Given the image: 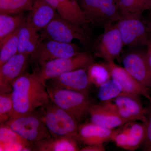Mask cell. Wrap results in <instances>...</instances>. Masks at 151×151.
I'll list each match as a JSON object with an SVG mask.
<instances>
[{
  "mask_svg": "<svg viewBox=\"0 0 151 151\" xmlns=\"http://www.w3.org/2000/svg\"><path fill=\"white\" fill-rule=\"evenodd\" d=\"M27 22L37 32L46 27L58 14L45 0H34Z\"/></svg>",
  "mask_w": 151,
  "mask_h": 151,
  "instance_id": "d6986e66",
  "label": "cell"
},
{
  "mask_svg": "<svg viewBox=\"0 0 151 151\" xmlns=\"http://www.w3.org/2000/svg\"><path fill=\"white\" fill-rule=\"evenodd\" d=\"M82 52V48L76 44L45 39L42 41L30 58L40 65L50 60L75 56Z\"/></svg>",
  "mask_w": 151,
  "mask_h": 151,
  "instance_id": "30bf717a",
  "label": "cell"
},
{
  "mask_svg": "<svg viewBox=\"0 0 151 151\" xmlns=\"http://www.w3.org/2000/svg\"><path fill=\"white\" fill-rule=\"evenodd\" d=\"M60 16L89 30V22L79 3L76 0H45Z\"/></svg>",
  "mask_w": 151,
  "mask_h": 151,
  "instance_id": "e0dca14e",
  "label": "cell"
},
{
  "mask_svg": "<svg viewBox=\"0 0 151 151\" xmlns=\"http://www.w3.org/2000/svg\"><path fill=\"white\" fill-rule=\"evenodd\" d=\"M103 104L111 108L128 122L140 121L146 124L145 110L139 97L122 94Z\"/></svg>",
  "mask_w": 151,
  "mask_h": 151,
  "instance_id": "7c38bea8",
  "label": "cell"
},
{
  "mask_svg": "<svg viewBox=\"0 0 151 151\" xmlns=\"http://www.w3.org/2000/svg\"><path fill=\"white\" fill-rule=\"evenodd\" d=\"M14 105L11 93L0 94V122L5 124L13 116Z\"/></svg>",
  "mask_w": 151,
  "mask_h": 151,
  "instance_id": "f546056e",
  "label": "cell"
},
{
  "mask_svg": "<svg viewBox=\"0 0 151 151\" xmlns=\"http://www.w3.org/2000/svg\"><path fill=\"white\" fill-rule=\"evenodd\" d=\"M34 0H0V13L14 14L30 11Z\"/></svg>",
  "mask_w": 151,
  "mask_h": 151,
  "instance_id": "f1b7e54d",
  "label": "cell"
},
{
  "mask_svg": "<svg viewBox=\"0 0 151 151\" xmlns=\"http://www.w3.org/2000/svg\"><path fill=\"white\" fill-rule=\"evenodd\" d=\"M52 137H69L78 140V122L50 100L39 112Z\"/></svg>",
  "mask_w": 151,
  "mask_h": 151,
  "instance_id": "7a4b0ae2",
  "label": "cell"
},
{
  "mask_svg": "<svg viewBox=\"0 0 151 151\" xmlns=\"http://www.w3.org/2000/svg\"><path fill=\"white\" fill-rule=\"evenodd\" d=\"M32 113L13 116L3 124L31 143L50 139L51 134L39 113Z\"/></svg>",
  "mask_w": 151,
  "mask_h": 151,
  "instance_id": "5b68a950",
  "label": "cell"
},
{
  "mask_svg": "<svg viewBox=\"0 0 151 151\" xmlns=\"http://www.w3.org/2000/svg\"><path fill=\"white\" fill-rule=\"evenodd\" d=\"M94 62L93 55L87 52L70 57L50 60L40 65L37 73L42 80L47 81L63 73L73 70L86 68Z\"/></svg>",
  "mask_w": 151,
  "mask_h": 151,
  "instance_id": "52a82bcc",
  "label": "cell"
},
{
  "mask_svg": "<svg viewBox=\"0 0 151 151\" xmlns=\"http://www.w3.org/2000/svg\"><path fill=\"white\" fill-rule=\"evenodd\" d=\"M124 45L116 23L104 28V32L96 40L93 45L94 55L105 61H114L122 53Z\"/></svg>",
  "mask_w": 151,
  "mask_h": 151,
  "instance_id": "9c48e42d",
  "label": "cell"
},
{
  "mask_svg": "<svg viewBox=\"0 0 151 151\" xmlns=\"http://www.w3.org/2000/svg\"><path fill=\"white\" fill-rule=\"evenodd\" d=\"M37 31L26 21L18 32V53L32 55L39 46L42 39Z\"/></svg>",
  "mask_w": 151,
  "mask_h": 151,
  "instance_id": "ffe728a7",
  "label": "cell"
},
{
  "mask_svg": "<svg viewBox=\"0 0 151 151\" xmlns=\"http://www.w3.org/2000/svg\"><path fill=\"white\" fill-rule=\"evenodd\" d=\"M127 124L126 127H124L127 131L129 137L128 150L134 151L138 148L142 144L145 139L146 129L144 123H134Z\"/></svg>",
  "mask_w": 151,
  "mask_h": 151,
  "instance_id": "484cf974",
  "label": "cell"
},
{
  "mask_svg": "<svg viewBox=\"0 0 151 151\" xmlns=\"http://www.w3.org/2000/svg\"><path fill=\"white\" fill-rule=\"evenodd\" d=\"M19 29L0 43V67L18 53Z\"/></svg>",
  "mask_w": 151,
  "mask_h": 151,
  "instance_id": "4316f807",
  "label": "cell"
},
{
  "mask_svg": "<svg viewBox=\"0 0 151 151\" xmlns=\"http://www.w3.org/2000/svg\"><path fill=\"white\" fill-rule=\"evenodd\" d=\"M145 21L151 33V13L147 17V18L145 20Z\"/></svg>",
  "mask_w": 151,
  "mask_h": 151,
  "instance_id": "e575fe53",
  "label": "cell"
},
{
  "mask_svg": "<svg viewBox=\"0 0 151 151\" xmlns=\"http://www.w3.org/2000/svg\"><path fill=\"white\" fill-rule=\"evenodd\" d=\"M147 122L145 124L146 129L145 139L143 144L145 145V147L151 145V100L147 107L144 108Z\"/></svg>",
  "mask_w": 151,
  "mask_h": 151,
  "instance_id": "4dcf8cb0",
  "label": "cell"
},
{
  "mask_svg": "<svg viewBox=\"0 0 151 151\" xmlns=\"http://www.w3.org/2000/svg\"><path fill=\"white\" fill-rule=\"evenodd\" d=\"M142 47L130 48L122 55L121 60L127 72L147 88H151V71L146 50Z\"/></svg>",
  "mask_w": 151,
  "mask_h": 151,
  "instance_id": "8fae6325",
  "label": "cell"
},
{
  "mask_svg": "<svg viewBox=\"0 0 151 151\" xmlns=\"http://www.w3.org/2000/svg\"><path fill=\"white\" fill-rule=\"evenodd\" d=\"M26 20L23 13L14 14L0 13V43L15 32Z\"/></svg>",
  "mask_w": 151,
  "mask_h": 151,
  "instance_id": "603a6c76",
  "label": "cell"
},
{
  "mask_svg": "<svg viewBox=\"0 0 151 151\" xmlns=\"http://www.w3.org/2000/svg\"><path fill=\"white\" fill-rule=\"evenodd\" d=\"M91 122L100 127L113 129L129 122L104 104H92L89 110Z\"/></svg>",
  "mask_w": 151,
  "mask_h": 151,
  "instance_id": "ac0fdd59",
  "label": "cell"
},
{
  "mask_svg": "<svg viewBox=\"0 0 151 151\" xmlns=\"http://www.w3.org/2000/svg\"><path fill=\"white\" fill-rule=\"evenodd\" d=\"M0 142L1 151H25L26 149L31 150L30 143L4 124H1Z\"/></svg>",
  "mask_w": 151,
  "mask_h": 151,
  "instance_id": "7402d4cb",
  "label": "cell"
},
{
  "mask_svg": "<svg viewBox=\"0 0 151 151\" xmlns=\"http://www.w3.org/2000/svg\"><path fill=\"white\" fill-rule=\"evenodd\" d=\"M145 150L147 151H151V145L146 147L145 148Z\"/></svg>",
  "mask_w": 151,
  "mask_h": 151,
  "instance_id": "d590c367",
  "label": "cell"
},
{
  "mask_svg": "<svg viewBox=\"0 0 151 151\" xmlns=\"http://www.w3.org/2000/svg\"><path fill=\"white\" fill-rule=\"evenodd\" d=\"M79 4L89 23L105 28L122 17L118 0H80Z\"/></svg>",
  "mask_w": 151,
  "mask_h": 151,
  "instance_id": "8992f818",
  "label": "cell"
},
{
  "mask_svg": "<svg viewBox=\"0 0 151 151\" xmlns=\"http://www.w3.org/2000/svg\"><path fill=\"white\" fill-rule=\"evenodd\" d=\"M111 70L112 78L121 84L124 94L140 97L143 96L147 100H151L149 88L136 80L124 67L116 64L114 61H105Z\"/></svg>",
  "mask_w": 151,
  "mask_h": 151,
  "instance_id": "5bb4252c",
  "label": "cell"
},
{
  "mask_svg": "<svg viewBox=\"0 0 151 151\" xmlns=\"http://www.w3.org/2000/svg\"><path fill=\"white\" fill-rule=\"evenodd\" d=\"M76 140L69 137H52L33 143L31 150L39 151H79Z\"/></svg>",
  "mask_w": 151,
  "mask_h": 151,
  "instance_id": "44dd1931",
  "label": "cell"
},
{
  "mask_svg": "<svg viewBox=\"0 0 151 151\" xmlns=\"http://www.w3.org/2000/svg\"><path fill=\"white\" fill-rule=\"evenodd\" d=\"M43 40L51 39L60 42L70 43L77 40L84 45L90 42L89 30L83 27L65 19L58 14L42 30Z\"/></svg>",
  "mask_w": 151,
  "mask_h": 151,
  "instance_id": "277c9868",
  "label": "cell"
},
{
  "mask_svg": "<svg viewBox=\"0 0 151 151\" xmlns=\"http://www.w3.org/2000/svg\"><path fill=\"white\" fill-rule=\"evenodd\" d=\"M80 151H105V148L103 145H86L79 150Z\"/></svg>",
  "mask_w": 151,
  "mask_h": 151,
  "instance_id": "d6a6232c",
  "label": "cell"
},
{
  "mask_svg": "<svg viewBox=\"0 0 151 151\" xmlns=\"http://www.w3.org/2000/svg\"><path fill=\"white\" fill-rule=\"evenodd\" d=\"M146 47H147L146 52H147V58L148 62L151 71V35Z\"/></svg>",
  "mask_w": 151,
  "mask_h": 151,
  "instance_id": "836d02e7",
  "label": "cell"
},
{
  "mask_svg": "<svg viewBox=\"0 0 151 151\" xmlns=\"http://www.w3.org/2000/svg\"><path fill=\"white\" fill-rule=\"evenodd\" d=\"M116 23L124 46L134 48L147 46L151 33L142 17H122Z\"/></svg>",
  "mask_w": 151,
  "mask_h": 151,
  "instance_id": "ba28073f",
  "label": "cell"
},
{
  "mask_svg": "<svg viewBox=\"0 0 151 151\" xmlns=\"http://www.w3.org/2000/svg\"><path fill=\"white\" fill-rule=\"evenodd\" d=\"M119 129H107L92 122L79 125L78 140L86 145H103L108 141H113Z\"/></svg>",
  "mask_w": 151,
  "mask_h": 151,
  "instance_id": "2e32d148",
  "label": "cell"
},
{
  "mask_svg": "<svg viewBox=\"0 0 151 151\" xmlns=\"http://www.w3.org/2000/svg\"><path fill=\"white\" fill-rule=\"evenodd\" d=\"M87 71L90 82L98 88L112 78L111 70L105 61L93 63L87 68Z\"/></svg>",
  "mask_w": 151,
  "mask_h": 151,
  "instance_id": "d4e9b609",
  "label": "cell"
},
{
  "mask_svg": "<svg viewBox=\"0 0 151 151\" xmlns=\"http://www.w3.org/2000/svg\"><path fill=\"white\" fill-rule=\"evenodd\" d=\"M76 1H77L79 3V1H80V0H76Z\"/></svg>",
  "mask_w": 151,
  "mask_h": 151,
  "instance_id": "8d00e7d4",
  "label": "cell"
},
{
  "mask_svg": "<svg viewBox=\"0 0 151 151\" xmlns=\"http://www.w3.org/2000/svg\"><path fill=\"white\" fill-rule=\"evenodd\" d=\"M50 100L78 122L89 115L92 103L88 94L46 84Z\"/></svg>",
  "mask_w": 151,
  "mask_h": 151,
  "instance_id": "3957f363",
  "label": "cell"
},
{
  "mask_svg": "<svg viewBox=\"0 0 151 151\" xmlns=\"http://www.w3.org/2000/svg\"><path fill=\"white\" fill-rule=\"evenodd\" d=\"M122 17H142L145 11H151V0H118Z\"/></svg>",
  "mask_w": 151,
  "mask_h": 151,
  "instance_id": "cb8c5ba5",
  "label": "cell"
},
{
  "mask_svg": "<svg viewBox=\"0 0 151 151\" xmlns=\"http://www.w3.org/2000/svg\"><path fill=\"white\" fill-rule=\"evenodd\" d=\"M113 141L116 143L117 147L128 150L129 137L128 133L124 128L120 129L119 132L114 137Z\"/></svg>",
  "mask_w": 151,
  "mask_h": 151,
  "instance_id": "1f68e13d",
  "label": "cell"
},
{
  "mask_svg": "<svg viewBox=\"0 0 151 151\" xmlns=\"http://www.w3.org/2000/svg\"><path fill=\"white\" fill-rule=\"evenodd\" d=\"M30 56L18 53L0 67V92L11 93L14 81L24 74Z\"/></svg>",
  "mask_w": 151,
  "mask_h": 151,
  "instance_id": "4fadbf2b",
  "label": "cell"
},
{
  "mask_svg": "<svg viewBox=\"0 0 151 151\" xmlns=\"http://www.w3.org/2000/svg\"><path fill=\"white\" fill-rule=\"evenodd\" d=\"M13 116L35 112L50 101L46 83L37 73H24L12 85ZM12 116V117H13Z\"/></svg>",
  "mask_w": 151,
  "mask_h": 151,
  "instance_id": "6da1fadb",
  "label": "cell"
},
{
  "mask_svg": "<svg viewBox=\"0 0 151 151\" xmlns=\"http://www.w3.org/2000/svg\"><path fill=\"white\" fill-rule=\"evenodd\" d=\"M47 81H50V86L86 94H88L92 84L87 74V68L63 73Z\"/></svg>",
  "mask_w": 151,
  "mask_h": 151,
  "instance_id": "9a60e30c",
  "label": "cell"
},
{
  "mask_svg": "<svg viewBox=\"0 0 151 151\" xmlns=\"http://www.w3.org/2000/svg\"><path fill=\"white\" fill-rule=\"evenodd\" d=\"M122 94L124 93L122 86L112 78L99 87L98 98L103 103L111 101Z\"/></svg>",
  "mask_w": 151,
  "mask_h": 151,
  "instance_id": "83f0119b",
  "label": "cell"
}]
</instances>
